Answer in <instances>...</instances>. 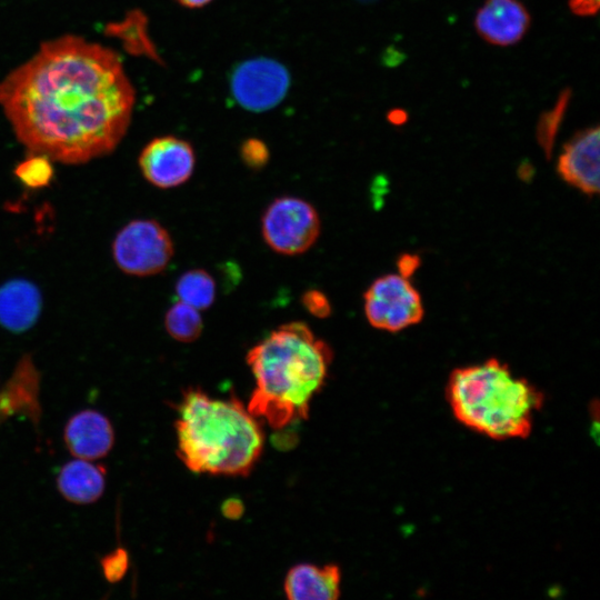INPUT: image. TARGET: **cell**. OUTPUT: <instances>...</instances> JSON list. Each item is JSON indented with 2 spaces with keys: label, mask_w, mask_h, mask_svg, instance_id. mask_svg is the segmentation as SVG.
Instances as JSON below:
<instances>
[{
  "label": "cell",
  "mask_w": 600,
  "mask_h": 600,
  "mask_svg": "<svg viewBox=\"0 0 600 600\" xmlns=\"http://www.w3.org/2000/svg\"><path fill=\"white\" fill-rule=\"evenodd\" d=\"M177 1L187 8L196 9V8H201L208 4L212 0H177Z\"/></svg>",
  "instance_id": "cell-26"
},
{
  "label": "cell",
  "mask_w": 600,
  "mask_h": 600,
  "mask_svg": "<svg viewBox=\"0 0 600 600\" xmlns=\"http://www.w3.org/2000/svg\"><path fill=\"white\" fill-rule=\"evenodd\" d=\"M340 583L338 566L301 563L288 571L283 590L290 600H336L340 597Z\"/></svg>",
  "instance_id": "cell-15"
},
{
  "label": "cell",
  "mask_w": 600,
  "mask_h": 600,
  "mask_svg": "<svg viewBox=\"0 0 600 600\" xmlns=\"http://www.w3.org/2000/svg\"><path fill=\"white\" fill-rule=\"evenodd\" d=\"M174 246L168 230L153 219H134L123 226L112 242V257L124 273L154 276L171 261Z\"/></svg>",
  "instance_id": "cell-5"
},
{
  "label": "cell",
  "mask_w": 600,
  "mask_h": 600,
  "mask_svg": "<svg viewBox=\"0 0 600 600\" xmlns=\"http://www.w3.org/2000/svg\"><path fill=\"white\" fill-rule=\"evenodd\" d=\"M134 89L118 54L67 34L0 80V107L29 153L64 164L109 154L124 137Z\"/></svg>",
  "instance_id": "cell-1"
},
{
  "label": "cell",
  "mask_w": 600,
  "mask_h": 600,
  "mask_svg": "<svg viewBox=\"0 0 600 600\" xmlns=\"http://www.w3.org/2000/svg\"><path fill=\"white\" fill-rule=\"evenodd\" d=\"M138 163L149 183L160 189H170L190 179L196 166V153L187 140L162 136L144 146Z\"/></svg>",
  "instance_id": "cell-9"
},
{
  "label": "cell",
  "mask_w": 600,
  "mask_h": 600,
  "mask_svg": "<svg viewBox=\"0 0 600 600\" xmlns=\"http://www.w3.org/2000/svg\"><path fill=\"white\" fill-rule=\"evenodd\" d=\"M571 10L580 16H590L597 13L599 0H569Z\"/></svg>",
  "instance_id": "cell-23"
},
{
  "label": "cell",
  "mask_w": 600,
  "mask_h": 600,
  "mask_svg": "<svg viewBox=\"0 0 600 600\" xmlns=\"http://www.w3.org/2000/svg\"><path fill=\"white\" fill-rule=\"evenodd\" d=\"M63 442L74 458L97 461L113 448L114 429L107 416L94 409H84L68 419Z\"/></svg>",
  "instance_id": "cell-12"
},
{
  "label": "cell",
  "mask_w": 600,
  "mask_h": 600,
  "mask_svg": "<svg viewBox=\"0 0 600 600\" xmlns=\"http://www.w3.org/2000/svg\"><path fill=\"white\" fill-rule=\"evenodd\" d=\"M100 566L103 578L110 583H117L129 569V553L124 548L118 547L101 558Z\"/></svg>",
  "instance_id": "cell-20"
},
{
  "label": "cell",
  "mask_w": 600,
  "mask_h": 600,
  "mask_svg": "<svg viewBox=\"0 0 600 600\" xmlns=\"http://www.w3.org/2000/svg\"><path fill=\"white\" fill-rule=\"evenodd\" d=\"M332 358L329 344L307 323L279 326L247 353L256 383L247 409L273 429L307 419Z\"/></svg>",
  "instance_id": "cell-2"
},
{
  "label": "cell",
  "mask_w": 600,
  "mask_h": 600,
  "mask_svg": "<svg viewBox=\"0 0 600 600\" xmlns=\"http://www.w3.org/2000/svg\"><path fill=\"white\" fill-rule=\"evenodd\" d=\"M174 428L177 454L196 473L247 476L263 449L259 419L236 397L213 399L198 388L186 390Z\"/></svg>",
  "instance_id": "cell-3"
},
{
  "label": "cell",
  "mask_w": 600,
  "mask_h": 600,
  "mask_svg": "<svg viewBox=\"0 0 600 600\" xmlns=\"http://www.w3.org/2000/svg\"><path fill=\"white\" fill-rule=\"evenodd\" d=\"M321 229L317 209L292 196L274 199L264 210L261 231L266 243L277 253L297 256L309 250Z\"/></svg>",
  "instance_id": "cell-6"
},
{
  "label": "cell",
  "mask_w": 600,
  "mask_h": 600,
  "mask_svg": "<svg viewBox=\"0 0 600 600\" xmlns=\"http://www.w3.org/2000/svg\"><path fill=\"white\" fill-rule=\"evenodd\" d=\"M599 128H588L566 143L558 159L561 178L588 196L599 191Z\"/></svg>",
  "instance_id": "cell-11"
},
{
  "label": "cell",
  "mask_w": 600,
  "mask_h": 600,
  "mask_svg": "<svg viewBox=\"0 0 600 600\" xmlns=\"http://www.w3.org/2000/svg\"><path fill=\"white\" fill-rule=\"evenodd\" d=\"M42 308L39 288L13 279L0 286V324L11 332H24L38 320Z\"/></svg>",
  "instance_id": "cell-14"
},
{
  "label": "cell",
  "mask_w": 600,
  "mask_h": 600,
  "mask_svg": "<svg viewBox=\"0 0 600 600\" xmlns=\"http://www.w3.org/2000/svg\"><path fill=\"white\" fill-rule=\"evenodd\" d=\"M529 24V13L518 0H487L476 17L479 34L496 46L518 42Z\"/></svg>",
  "instance_id": "cell-13"
},
{
  "label": "cell",
  "mask_w": 600,
  "mask_h": 600,
  "mask_svg": "<svg viewBox=\"0 0 600 600\" xmlns=\"http://www.w3.org/2000/svg\"><path fill=\"white\" fill-rule=\"evenodd\" d=\"M59 493L74 504H90L104 492L107 470L91 460L76 458L66 462L57 473Z\"/></svg>",
  "instance_id": "cell-16"
},
{
  "label": "cell",
  "mask_w": 600,
  "mask_h": 600,
  "mask_svg": "<svg viewBox=\"0 0 600 600\" xmlns=\"http://www.w3.org/2000/svg\"><path fill=\"white\" fill-rule=\"evenodd\" d=\"M40 389V372L32 357L23 354L0 391V424L23 417L38 429L42 417Z\"/></svg>",
  "instance_id": "cell-10"
},
{
  "label": "cell",
  "mask_w": 600,
  "mask_h": 600,
  "mask_svg": "<svg viewBox=\"0 0 600 600\" xmlns=\"http://www.w3.org/2000/svg\"><path fill=\"white\" fill-rule=\"evenodd\" d=\"M364 313L380 330L398 332L422 319L421 297L403 274H387L374 280L364 293Z\"/></svg>",
  "instance_id": "cell-7"
},
{
  "label": "cell",
  "mask_w": 600,
  "mask_h": 600,
  "mask_svg": "<svg viewBox=\"0 0 600 600\" xmlns=\"http://www.w3.org/2000/svg\"><path fill=\"white\" fill-rule=\"evenodd\" d=\"M290 86L287 68L274 59L253 58L239 63L230 77L234 100L246 110L261 112L274 108Z\"/></svg>",
  "instance_id": "cell-8"
},
{
  "label": "cell",
  "mask_w": 600,
  "mask_h": 600,
  "mask_svg": "<svg viewBox=\"0 0 600 600\" xmlns=\"http://www.w3.org/2000/svg\"><path fill=\"white\" fill-rule=\"evenodd\" d=\"M447 397L460 423L494 440L528 437L543 403L534 386L497 359L456 369Z\"/></svg>",
  "instance_id": "cell-4"
},
{
  "label": "cell",
  "mask_w": 600,
  "mask_h": 600,
  "mask_svg": "<svg viewBox=\"0 0 600 600\" xmlns=\"http://www.w3.org/2000/svg\"><path fill=\"white\" fill-rule=\"evenodd\" d=\"M16 177L30 189L48 186L53 177L51 160L42 154L29 153L14 169Z\"/></svg>",
  "instance_id": "cell-19"
},
{
  "label": "cell",
  "mask_w": 600,
  "mask_h": 600,
  "mask_svg": "<svg viewBox=\"0 0 600 600\" xmlns=\"http://www.w3.org/2000/svg\"><path fill=\"white\" fill-rule=\"evenodd\" d=\"M240 156L246 166L251 169H261L269 160V150L266 143L257 138H250L242 142Z\"/></svg>",
  "instance_id": "cell-21"
},
{
  "label": "cell",
  "mask_w": 600,
  "mask_h": 600,
  "mask_svg": "<svg viewBox=\"0 0 600 600\" xmlns=\"http://www.w3.org/2000/svg\"><path fill=\"white\" fill-rule=\"evenodd\" d=\"M418 266V261L414 260V257H403L400 261V273L404 277H408Z\"/></svg>",
  "instance_id": "cell-25"
},
{
  "label": "cell",
  "mask_w": 600,
  "mask_h": 600,
  "mask_svg": "<svg viewBox=\"0 0 600 600\" xmlns=\"http://www.w3.org/2000/svg\"><path fill=\"white\" fill-rule=\"evenodd\" d=\"M216 281L203 269H192L182 273L176 283V293L182 301L198 310H206L216 299Z\"/></svg>",
  "instance_id": "cell-17"
},
{
  "label": "cell",
  "mask_w": 600,
  "mask_h": 600,
  "mask_svg": "<svg viewBox=\"0 0 600 600\" xmlns=\"http://www.w3.org/2000/svg\"><path fill=\"white\" fill-rule=\"evenodd\" d=\"M222 512L227 518L237 519L243 512V504L240 500L229 499L223 503Z\"/></svg>",
  "instance_id": "cell-24"
},
{
  "label": "cell",
  "mask_w": 600,
  "mask_h": 600,
  "mask_svg": "<svg viewBox=\"0 0 600 600\" xmlns=\"http://www.w3.org/2000/svg\"><path fill=\"white\" fill-rule=\"evenodd\" d=\"M164 328L168 334L179 342H193L202 333L203 321L200 310L178 301L166 312Z\"/></svg>",
  "instance_id": "cell-18"
},
{
  "label": "cell",
  "mask_w": 600,
  "mask_h": 600,
  "mask_svg": "<svg viewBox=\"0 0 600 600\" xmlns=\"http://www.w3.org/2000/svg\"><path fill=\"white\" fill-rule=\"evenodd\" d=\"M301 302L307 311L317 318H327L331 313V304L320 290H307L301 297Z\"/></svg>",
  "instance_id": "cell-22"
}]
</instances>
